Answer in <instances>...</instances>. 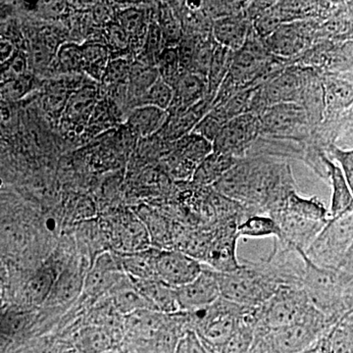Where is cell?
I'll return each mask as SVG.
<instances>
[{"label":"cell","instance_id":"cb8c5ba5","mask_svg":"<svg viewBox=\"0 0 353 353\" xmlns=\"http://www.w3.org/2000/svg\"><path fill=\"white\" fill-rule=\"evenodd\" d=\"M278 209H283L292 214L299 215L311 220L320 221V222H328L330 219L329 209L325 206L321 199L316 196H299L296 190L292 192L280 206L272 211L278 210Z\"/></svg>","mask_w":353,"mask_h":353},{"label":"cell","instance_id":"c3c4849f","mask_svg":"<svg viewBox=\"0 0 353 353\" xmlns=\"http://www.w3.org/2000/svg\"><path fill=\"white\" fill-rule=\"evenodd\" d=\"M26 69V59L20 55H17L8 62L7 67L3 70V77L6 82L8 81L14 80V79L19 78L24 74Z\"/></svg>","mask_w":353,"mask_h":353},{"label":"cell","instance_id":"44dd1931","mask_svg":"<svg viewBox=\"0 0 353 353\" xmlns=\"http://www.w3.org/2000/svg\"><path fill=\"white\" fill-rule=\"evenodd\" d=\"M240 160L219 152L209 153L196 167L192 175V180L196 185L205 187L213 185Z\"/></svg>","mask_w":353,"mask_h":353},{"label":"cell","instance_id":"52a82bcc","mask_svg":"<svg viewBox=\"0 0 353 353\" xmlns=\"http://www.w3.org/2000/svg\"><path fill=\"white\" fill-rule=\"evenodd\" d=\"M261 134L259 115L245 113L228 121L212 143L213 152L241 159Z\"/></svg>","mask_w":353,"mask_h":353},{"label":"cell","instance_id":"816d5d0a","mask_svg":"<svg viewBox=\"0 0 353 353\" xmlns=\"http://www.w3.org/2000/svg\"><path fill=\"white\" fill-rule=\"evenodd\" d=\"M338 269L345 272L348 275L353 276V243L350 250H347V254L343 257V261L341 262Z\"/></svg>","mask_w":353,"mask_h":353},{"label":"cell","instance_id":"3957f363","mask_svg":"<svg viewBox=\"0 0 353 353\" xmlns=\"http://www.w3.org/2000/svg\"><path fill=\"white\" fill-rule=\"evenodd\" d=\"M250 307L220 297L214 303L185 312L190 331H194L210 353H217L234 334Z\"/></svg>","mask_w":353,"mask_h":353},{"label":"cell","instance_id":"7a4b0ae2","mask_svg":"<svg viewBox=\"0 0 353 353\" xmlns=\"http://www.w3.org/2000/svg\"><path fill=\"white\" fill-rule=\"evenodd\" d=\"M216 273L221 297L240 305H261L280 288L260 259L243 260L240 269L231 273Z\"/></svg>","mask_w":353,"mask_h":353},{"label":"cell","instance_id":"ba28073f","mask_svg":"<svg viewBox=\"0 0 353 353\" xmlns=\"http://www.w3.org/2000/svg\"><path fill=\"white\" fill-rule=\"evenodd\" d=\"M307 81L306 76L299 73V70L284 69V71L279 74L270 83L264 87L257 88L252 113L255 112V108L259 103L261 104L260 112L264 108L274 104L287 102L299 103Z\"/></svg>","mask_w":353,"mask_h":353},{"label":"cell","instance_id":"603a6c76","mask_svg":"<svg viewBox=\"0 0 353 353\" xmlns=\"http://www.w3.org/2000/svg\"><path fill=\"white\" fill-rule=\"evenodd\" d=\"M160 248H150L127 254L121 259L123 270L132 280L158 279L157 257Z\"/></svg>","mask_w":353,"mask_h":353},{"label":"cell","instance_id":"ac0fdd59","mask_svg":"<svg viewBox=\"0 0 353 353\" xmlns=\"http://www.w3.org/2000/svg\"><path fill=\"white\" fill-rule=\"evenodd\" d=\"M250 29L248 20L234 14L214 20L212 34L218 46L236 52L245 43Z\"/></svg>","mask_w":353,"mask_h":353},{"label":"cell","instance_id":"6da1fadb","mask_svg":"<svg viewBox=\"0 0 353 353\" xmlns=\"http://www.w3.org/2000/svg\"><path fill=\"white\" fill-rule=\"evenodd\" d=\"M303 288L309 301L333 325L347 313V299L353 290V276L340 269L327 268L313 263L303 253Z\"/></svg>","mask_w":353,"mask_h":353},{"label":"cell","instance_id":"bcb514c9","mask_svg":"<svg viewBox=\"0 0 353 353\" xmlns=\"http://www.w3.org/2000/svg\"><path fill=\"white\" fill-rule=\"evenodd\" d=\"M32 82L29 78L24 75L14 80L8 81L4 83L1 94L6 99H18L23 97L31 88Z\"/></svg>","mask_w":353,"mask_h":353},{"label":"cell","instance_id":"836d02e7","mask_svg":"<svg viewBox=\"0 0 353 353\" xmlns=\"http://www.w3.org/2000/svg\"><path fill=\"white\" fill-rule=\"evenodd\" d=\"M118 24L126 31L132 41H143L145 43L148 28L145 25V15L143 11L136 8H129L122 11L117 16Z\"/></svg>","mask_w":353,"mask_h":353},{"label":"cell","instance_id":"e0dca14e","mask_svg":"<svg viewBox=\"0 0 353 353\" xmlns=\"http://www.w3.org/2000/svg\"><path fill=\"white\" fill-rule=\"evenodd\" d=\"M322 162L326 167L327 181L332 188L330 219L350 214L353 211V196L340 166L325 155L322 157Z\"/></svg>","mask_w":353,"mask_h":353},{"label":"cell","instance_id":"5bb4252c","mask_svg":"<svg viewBox=\"0 0 353 353\" xmlns=\"http://www.w3.org/2000/svg\"><path fill=\"white\" fill-rule=\"evenodd\" d=\"M125 276L121 260L118 261L110 252H103L92 264L83 282V289L88 296H102L110 292Z\"/></svg>","mask_w":353,"mask_h":353},{"label":"cell","instance_id":"e575fe53","mask_svg":"<svg viewBox=\"0 0 353 353\" xmlns=\"http://www.w3.org/2000/svg\"><path fill=\"white\" fill-rule=\"evenodd\" d=\"M172 101H173V88L170 85L165 83L161 78H159L157 82L153 83L150 90L139 99L134 108L141 105H150L167 111L170 108Z\"/></svg>","mask_w":353,"mask_h":353},{"label":"cell","instance_id":"d590c367","mask_svg":"<svg viewBox=\"0 0 353 353\" xmlns=\"http://www.w3.org/2000/svg\"><path fill=\"white\" fill-rule=\"evenodd\" d=\"M55 63L62 72H78L82 70V48L79 44L63 43L55 53Z\"/></svg>","mask_w":353,"mask_h":353},{"label":"cell","instance_id":"f35d334b","mask_svg":"<svg viewBox=\"0 0 353 353\" xmlns=\"http://www.w3.org/2000/svg\"><path fill=\"white\" fill-rule=\"evenodd\" d=\"M160 29L167 48H173L172 44L178 43L182 37V28L175 14L168 6H162L160 10Z\"/></svg>","mask_w":353,"mask_h":353},{"label":"cell","instance_id":"4dcf8cb0","mask_svg":"<svg viewBox=\"0 0 353 353\" xmlns=\"http://www.w3.org/2000/svg\"><path fill=\"white\" fill-rule=\"evenodd\" d=\"M160 78L168 85H174L179 80L183 72L187 71L181 63L178 48H165L160 53L155 63Z\"/></svg>","mask_w":353,"mask_h":353},{"label":"cell","instance_id":"7bdbcfd3","mask_svg":"<svg viewBox=\"0 0 353 353\" xmlns=\"http://www.w3.org/2000/svg\"><path fill=\"white\" fill-rule=\"evenodd\" d=\"M132 65L125 58H114L109 61L101 82L106 85L125 83L129 78Z\"/></svg>","mask_w":353,"mask_h":353},{"label":"cell","instance_id":"f6af8a7d","mask_svg":"<svg viewBox=\"0 0 353 353\" xmlns=\"http://www.w3.org/2000/svg\"><path fill=\"white\" fill-rule=\"evenodd\" d=\"M55 280L53 274L44 271L38 274L30 284V292L34 301L41 303L50 294L54 287Z\"/></svg>","mask_w":353,"mask_h":353},{"label":"cell","instance_id":"7dc6e473","mask_svg":"<svg viewBox=\"0 0 353 353\" xmlns=\"http://www.w3.org/2000/svg\"><path fill=\"white\" fill-rule=\"evenodd\" d=\"M174 353H209L194 331H188L179 341Z\"/></svg>","mask_w":353,"mask_h":353},{"label":"cell","instance_id":"f1b7e54d","mask_svg":"<svg viewBox=\"0 0 353 353\" xmlns=\"http://www.w3.org/2000/svg\"><path fill=\"white\" fill-rule=\"evenodd\" d=\"M159 78L157 67L141 61L132 64L128 78V90L136 103Z\"/></svg>","mask_w":353,"mask_h":353},{"label":"cell","instance_id":"8992f818","mask_svg":"<svg viewBox=\"0 0 353 353\" xmlns=\"http://www.w3.org/2000/svg\"><path fill=\"white\" fill-rule=\"evenodd\" d=\"M272 57L273 55L267 50L264 39L259 38L252 27L243 48L234 52L225 82L239 90L248 88Z\"/></svg>","mask_w":353,"mask_h":353},{"label":"cell","instance_id":"9a60e30c","mask_svg":"<svg viewBox=\"0 0 353 353\" xmlns=\"http://www.w3.org/2000/svg\"><path fill=\"white\" fill-rule=\"evenodd\" d=\"M303 21L285 23L264 39L265 46L270 54L281 59L297 54L305 48L308 32L306 23Z\"/></svg>","mask_w":353,"mask_h":353},{"label":"cell","instance_id":"b9f144b4","mask_svg":"<svg viewBox=\"0 0 353 353\" xmlns=\"http://www.w3.org/2000/svg\"><path fill=\"white\" fill-rule=\"evenodd\" d=\"M226 123L212 111L209 110L202 119L197 123L196 126L192 130V134L201 137L209 143H212L217 134H219L220 130Z\"/></svg>","mask_w":353,"mask_h":353},{"label":"cell","instance_id":"74e56055","mask_svg":"<svg viewBox=\"0 0 353 353\" xmlns=\"http://www.w3.org/2000/svg\"><path fill=\"white\" fill-rule=\"evenodd\" d=\"M165 48L167 46L159 25L158 23H150L143 46V55L145 57L143 63L155 66L158 57Z\"/></svg>","mask_w":353,"mask_h":353},{"label":"cell","instance_id":"60d3db41","mask_svg":"<svg viewBox=\"0 0 353 353\" xmlns=\"http://www.w3.org/2000/svg\"><path fill=\"white\" fill-rule=\"evenodd\" d=\"M105 38L108 41L109 52L122 53L127 52L131 48V39L128 36L126 31L123 29L117 21H112L106 25Z\"/></svg>","mask_w":353,"mask_h":353},{"label":"cell","instance_id":"f907efd6","mask_svg":"<svg viewBox=\"0 0 353 353\" xmlns=\"http://www.w3.org/2000/svg\"><path fill=\"white\" fill-rule=\"evenodd\" d=\"M94 19L99 24L108 25L109 23L112 22L111 19V13L110 9L105 6H99L95 8L94 12Z\"/></svg>","mask_w":353,"mask_h":353},{"label":"cell","instance_id":"5b68a950","mask_svg":"<svg viewBox=\"0 0 353 353\" xmlns=\"http://www.w3.org/2000/svg\"><path fill=\"white\" fill-rule=\"evenodd\" d=\"M311 303L303 288L281 287L266 303L259 306L257 327L282 328L296 322Z\"/></svg>","mask_w":353,"mask_h":353},{"label":"cell","instance_id":"d6986e66","mask_svg":"<svg viewBox=\"0 0 353 353\" xmlns=\"http://www.w3.org/2000/svg\"><path fill=\"white\" fill-rule=\"evenodd\" d=\"M132 284L152 304L157 312L173 314L179 312L176 292L174 288L165 284L159 279L152 280H132Z\"/></svg>","mask_w":353,"mask_h":353},{"label":"cell","instance_id":"484cf974","mask_svg":"<svg viewBox=\"0 0 353 353\" xmlns=\"http://www.w3.org/2000/svg\"><path fill=\"white\" fill-rule=\"evenodd\" d=\"M234 52L221 46H215L209 63L208 75V95L215 97L218 90L229 74Z\"/></svg>","mask_w":353,"mask_h":353},{"label":"cell","instance_id":"30bf717a","mask_svg":"<svg viewBox=\"0 0 353 353\" xmlns=\"http://www.w3.org/2000/svg\"><path fill=\"white\" fill-rule=\"evenodd\" d=\"M203 264L181 250H159L157 257V277L165 284L176 289L199 277Z\"/></svg>","mask_w":353,"mask_h":353},{"label":"cell","instance_id":"d4e9b609","mask_svg":"<svg viewBox=\"0 0 353 353\" xmlns=\"http://www.w3.org/2000/svg\"><path fill=\"white\" fill-rule=\"evenodd\" d=\"M325 111L339 112L353 103V83L336 78H327L322 83Z\"/></svg>","mask_w":353,"mask_h":353},{"label":"cell","instance_id":"9c48e42d","mask_svg":"<svg viewBox=\"0 0 353 353\" xmlns=\"http://www.w3.org/2000/svg\"><path fill=\"white\" fill-rule=\"evenodd\" d=\"M240 236L238 224L230 223L216 228L203 265L218 273H231L240 269L236 250Z\"/></svg>","mask_w":353,"mask_h":353},{"label":"cell","instance_id":"f546056e","mask_svg":"<svg viewBox=\"0 0 353 353\" xmlns=\"http://www.w3.org/2000/svg\"><path fill=\"white\" fill-rule=\"evenodd\" d=\"M110 334L101 328H88L77 336L76 347L80 353H106L112 348Z\"/></svg>","mask_w":353,"mask_h":353},{"label":"cell","instance_id":"8fae6325","mask_svg":"<svg viewBox=\"0 0 353 353\" xmlns=\"http://www.w3.org/2000/svg\"><path fill=\"white\" fill-rule=\"evenodd\" d=\"M179 311L190 312L208 307L221 297L217 273L203 265L201 273L189 284L175 289Z\"/></svg>","mask_w":353,"mask_h":353},{"label":"cell","instance_id":"ab89813d","mask_svg":"<svg viewBox=\"0 0 353 353\" xmlns=\"http://www.w3.org/2000/svg\"><path fill=\"white\" fill-rule=\"evenodd\" d=\"M94 101V92L92 90H83L77 92L70 99L67 104V117L72 123H78L77 121L85 117V115L90 112Z\"/></svg>","mask_w":353,"mask_h":353},{"label":"cell","instance_id":"4fadbf2b","mask_svg":"<svg viewBox=\"0 0 353 353\" xmlns=\"http://www.w3.org/2000/svg\"><path fill=\"white\" fill-rule=\"evenodd\" d=\"M261 132L273 136H287L299 131L308 123L303 106L296 102L274 104L259 115Z\"/></svg>","mask_w":353,"mask_h":353},{"label":"cell","instance_id":"277c9868","mask_svg":"<svg viewBox=\"0 0 353 353\" xmlns=\"http://www.w3.org/2000/svg\"><path fill=\"white\" fill-rule=\"evenodd\" d=\"M352 243L353 211L350 214L329 219L305 255L318 266L338 269Z\"/></svg>","mask_w":353,"mask_h":353},{"label":"cell","instance_id":"83f0119b","mask_svg":"<svg viewBox=\"0 0 353 353\" xmlns=\"http://www.w3.org/2000/svg\"><path fill=\"white\" fill-rule=\"evenodd\" d=\"M238 234L240 238H281L277 222L267 214L248 216L238 225Z\"/></svg>","mask_w":353,"mask_h":353},{"label":"cell","instance_id":"7402d4cb","mask_svg":"<svg viewBox=\"0 0 353 353\" xmlns=\"http://www.w3.org/2000/svg\"><path fill=\"white\" fill-rule=\"evenodd\" d=\"M109 294L113 297L116 308L125 314H132L143 310L157 311L136 285L132 284L127 274Z\"/></svg>","mask_w":353,"mask_h":353},{"label":"cell","instance_id":"1f68e13d","mask_svg":"<svg viewBox=\"0 0 353 353\" xmlns=\"http://www.w3.org/2000/svg\"><path fill=\"white\" fill-rule=\"evenodd\" d=\"M285 23V18L281 12L280 7L278 4L277 6L272 4L255 14L252 28L259 38L265 39Z\"/></svg>","mask_w":353,"mask_h":353},{"label":"cell","instance_id":"d6a6232c","mask_svg":"<svg viewBox=\"0 0 353 353\" xmlns=\"http://www.w3.org/2000/svg\"><path fill=\"white\" fill-rule=\"evenodd\" d=\"M333 353H353V316L347 312L332 328Z\"/></svg>","mask_w":353,"mask_h":353},{"label":"cell","instance_id":"8d00e7d4","mask_svg":"<svg viewBox=\"0 0 353 353\" xmlns=\"http://www.w3.org/2000/svg\"><path fill=\"white\" fill-rule=\"evenodd\" d=\"M83 287L82 280L76 272L65 271L53 287L52 294L61 303L71 301Z\"/></svg>","mask_w":353,"mask_h":353},{"label":"cell","instance_id":"ee69618b","mask_svg":"<svg viewBox=\"0 0 353 353\" xmlns=\"http://www.w3.org/2000/svg\"><path fill=\"white\" fill-rule=\"evenodd\" d=\"M330 152H331L332 158L340 166L353 196V148L343 150L336 146H331Z\"/></svg>","mask_w":353,"mask_h":353},{"label":"cell","instance_id":"f5cc1de1","mask_svg":"<svg viewBox=\"0 0 353 353\" xmlns=\"http://www.w3.org/2000/svg\"><path fill=\"white\" fill-rule=\"evenodd\" d=\"M106 353H111V352H106Z\"/></svg>","mask_w":353,"mask_h":353},{"label":"cell","instance_id":"681fc988","mask_svg":"<svg viewBox=\"0 0 353 353\" xmlns=\"http://www.w3.org/2000/svg\"><path fill=\"white\" fill-rule=\"evenodd\" d=\"M331 331L323 334L321 338L318 339L312 345H309L305 350L299 353H333L332 347Z\"/></svg>","mask_w":353,"mask_h":353},{"label":"cell","instance_id":"ffe728a7","mask_svg":"<svg viewBox=\"0 0 353 353\" xmlns=\"http://www.w3.org/2000/svg\"><path fill=\"white\" fill-rule=\"evenodd\" d=\"M168 118L169 113L163 109L141 105L132 108L127 122L134 134L141 138H148L163 129Z\"/></svg>","mask_w":353,"mask_h":353},{"label":"cell","instance_id":"7c38bea8","mask_svg":"<svg viewBox=\"0 0 353 353\" xmlns=\"http://www.w3.org/2000/svg\"><path fill=\"white\" fill-rule=\"evenodd\" d=\"M268 215L277 222L280 228L281 238L277 240L304 252L328 223L301 217L283 209L272 211Z\"/></svg>","mask_w":353,"mask_h":353},{"label":"cell","instance_id":"2e32d148","mask_svg":"<svg viewBox=\"0 0 353 353\" xmlns=\"http://www.w3.org/2000/svg\"><path fill=\"white\" fill-rule=\"evenodd\" d=\"M173 101L167 112L169 116L179 115L204 101L208 95L205 77L190 71L183 72L173 85Z\"/></svg>","mask_w":353,"mask_h":353},{"label":"cell","instance_id":"4316f807","mask_svg":"<svg viewBox=\"0 0 353 353\" xmlns=\"http://www.w3.org/2000/svg\"><path fill=\"white\" fill-rule=\"evenodd\" d=\"M82 48V70L97 81H102L109 61L110 52L108 46L97 43H87Z\"/></svg>","mask_w":353,"mask_h":353}]
</instances>
